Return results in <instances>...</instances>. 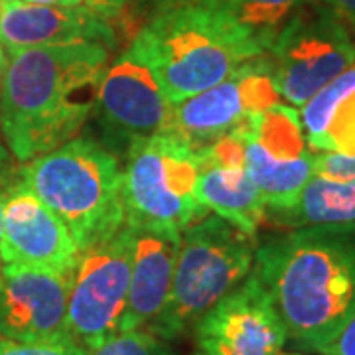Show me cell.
I'll return each mask as SVG.
<instances>
[{"instance_id": "9", "label": "cell", "mask_w": 355, "mask_h": 355, "mask_svg": "<svg viewBox=\"0 0 355 355\" xmlns=\"http://www.w3.org/2000/svg\"><path fill=\"white\" fill-rule=\"evenodd\" d=\"M196 355H279L288 340L261 279L249 272L193 326Z\"/></svg>"}, {"instance_id": "16", "label": "cell", "mask_w": 355, "mask_h": 355, "mask_svg": "<svg viewBox=\"0 0 355 355\" xmlns=\"http://www.w3.org/2000/svg\"><path fill=\"white\" fill-rule=\"evenodd\" d=\"M196 200L205 211L223 217L249 237H254L266 214L265 202L245 168H202Z\"/></svg>"}, {"instance_id": "19", "label": "cell", "mask_w": 355, "mask_h": 355, "mask_svg": "<svg viewBox=\"0 0 355 355\" xmlns=\"http://www.w3.org/2000/svg\"><path fill=\"white\" fill-rule=\"evenodd\" d=\"M162 2H191L214 8L245 28L254 42L268 51L280 28L304 4L312 0H162Z\"/></svg>"}, {"instance_id": "18", "label": "cell", "mask_w": 355, "mask_h": 355, "mask_svg": "<svg viewBox=\"0 0 355 355\" xmlns=\"http://www.w3.org/2000/svg\"><path fill=\"white\" fill-rule=\"evenodd\" d=\"M245 170L268 209H286L314 176V153L277 160L253 139H245Z\"/></svg>"}, {"instance_id": "15", "label": "cell", "mask_w": 355, "mask_h": 355, "mask_svg": "<svg viewBox=\"0 0 355 355\" xmlns=\"http://www.w3.org/2000/svg\"><path fill=\"white\" fill-rule=\"evenodd\" d=\"M249 114L241 89V67H237L216 87L172 105L160 135H170L191 150H200L235 130Z\"/></svg>"}, {"instance_id": "28", "label": "cell", "mask_w": 355, "mask_h": 355, "mask_svg": "<svg viewBox=\"0 0 355 355\" xmlns=\"http://www.w3.org/2000/svg\"><path fill=\"white\" fill-rule=\"evenodd\" d=\"M32 4H46V6H79V0H24Z\"/></svg>"}, {"instance_id": "4", "label": "cell", "mask_w": 355, "mask_h": 355, "mask_svg": "<svg viewBox=\"0 0 355 355\" xmlns=\"http://www.w3.org/2000/svg\"><path fill=\"white\" fill-rule=\"evenodd\" d=\"M20 184L64 221L79 251L127 223L123 170L95 140L73 139L32 158Z\"/></svg>"}, {"instance_id": "11", "label": "cell", "mask_w": 355, "mask_h": 355, "mask_svg": "<svg viewBox=\"0 0 355 355\" xmlns=\"http://www.w3.org/2000/svg\"><path fill=\"white\" fill-rule=\"evenodd\" d=\"M71 275L4 265L0 275V338L14 342H73L67 328Z\"/></svg>"}, {"instance_id": "26", "label": "cell", "mask_w": 355, "mask_h": 355, "mask_svg": "<svg viewBox=\"0 0 355 355\" xmlns=\"http://www.w3.org/2000/svg\"><path fill=\"white\" fill-rule=\"evenodd\" d=\"M81 6L89 8L91 12H95L97 16H101L105 20L113 18L116 14L125 8V2L127 0H79Z\"/></svg>"}, {"instance_id": "22", "label": "cell", "mask_w": 355, "mask_h": 355, "mask_svg": "<svg viewBox=\"0 0 355 355\" xmlns=\"http://www.w3.org/2000/svg\"><path fill=\"white\" fill-rule=\"evenodd\" d=\"M202 168H225V170H241L245 168V137L239 132H229L209 146L196 150Z\"/></svg>"}, {"instance_id": "14", "label": "cell", "mask_w": 355, "mask_h": 355, "mask_svg": "<svg viewBox=\"0 0 355 355\" xmlns=\"http://www.w3.org/2000/svg\"><path fill=\"white\" fill-rule=\"evenodd\" d=\"M128 225V223H127ZM132 229V263L119 331L140 330L162 310L176 266L182 233L172 229Z\"/></svg>"}, {"instance_id": "3", "label": "cell", "mask_w": 355, "mask_h": 355, "mask_svg": "<svg viewBox=\"0 0 355 355\" xmlns=\"http://www.w3.org/2000/svg\"><path fill=\"white\" fill-rule=\"evenodd\" d=\"M130 48L172 105L216 87L245 62L266 53L229 16L191 2H162Z\"/></svg>"}, {"instance_id": "27", "label": "cell", "mask_w": 355, "mask_h": 355, "mask_svg": "<svg viewBox=\"0 0 355 355\" xmlns=\"http://www.w3.org/2000/svg\"><path fill=\"white\" fill-rule=\"evenodd\" d=\"M320 2H324L352 30H355V0H320Z\"/></svg>"}, {"instance_id": "6", "label": "cell", "mask_w": 355, "mask_h": 355, "mask_svg": "<svg viewBox=\"0 0 355 355\" xmlns=\"http://www.w3.org/2000/svg\"><path fill=\"white\" fill-rule=\"evenodd\" d=\"M123 200L135 227L184 229L205 217L196 200L200 160L196 150L170 135L135 142L125 154Z\"/></svg>"}, {"instance_id": "21", "label": "cell", "mask_w": 355, "mask_h": 355, "mask_svg": "<svg viewBox=\"0 0 355 355\" xmlns=\"http://www.w3.org/2000/svg\"><path fill=\"white\" fill-rule=\"evenodd\" d=\"M87 355H176L166 340L153 331H119L101 345L89 349Z\"/></svg>"}, {"instance_id": "7", "label": "cell", "mask_w": 355, "mask_h": 355, "mask_svg": "<svg viewBox=\"0 0 355 355\" xmlns=\"http://www.w3.org/2000/svg\"><path fill=\"white\" fill-rule=\"evenodd\" d=\"M266 53L272 60L280 99L302 107L354 64L355 38L331 8L312 0L280 28Z\"/></svg>"}, {"instance_id": "1", "label": "cell", "mask_w": 355, "mask_h": 355, "mask_svg": "<svg viewBox=\"0 0 355 355\" xmlns=\"http://www.w3.org/2000/svg\"><path fill=\"white\" fill-rule=\"evenodd\" d=\"M254 275L292 342L322 354L355 314V223L310 225L266 237Z\"/></svg>"}, {"instance_id": "17", "label": "cell", "mask_w": 355, "mask_h": 355, "mask_svg": "<svg viewBox=\"0 0 355 355\" xmlns=\"http://www.w3.org/2000/svg\"><path fill=\"white\" fill-rule=\"evenodd\" d=\"M265 219L284 229L355 223V180L338 182L312 176L294 205L268 209Z\"/></svg>"}, {"instance_id": "20", "label": "cell", "mask_w": 355, "mask_h": 355, "mask_svg": "<svg viewBox=\"0 0 355 355\" xmlns=\"http://www.w3.org/2000/svg\"><path fill=\"white\" fill-rule=\"evenodd\" d=\"M245 139L259 142L277 160H292L308 154L300 113L292 105L277 103L261 113L249 114Z\"/></svg>"}, {"instance_id": "23", "label": "cell", "mask_w": 355, "mask_h": 355, "mask_svg": "<svg viewBox=\"0 0 355 355\" xmlns=\"http://www.w3.org/2000/svg\"><path fill=\"white\" fill-rule=\"evenodd\" d=\"M0 355H87V349L76 342L26 343L0 338Z\"/></svg>"}, {"instance_id": "5", "label": "cell", "mask_w": 355, "mask_h": 355, "mask_svg": "<svg viewBox=\"0 0 355 355\" xmlns=\"http://www.w3.org/2000/svg\"><path fill=\"white\" fill-rule=\"evenodd\" d=\"M254 237L223 217L205 216L182 231L170 292L158 316L148 324L154 336L176 340L237 288L254 265Z\"/></svg>"}, {"instance_id": "25", "label": "cell", "mask_w": 355, "mask_h": 355, "mask_svg": "<svg viewBox=\"0 0 355 355\" xmlns=\"http://www.w3.org/2000/svg\"><path fill=\"white\" fill-rule=\"evenodd\" d=\"M320 355H355V314L340 336Z\"/></svg>"}, {"instance_id": "29", "label": "cell", "mask_w": 355, "mask_h": 355, "mask_svg": "<svg viewBox=\"0 0 355 355\" xmlns=\"http://www.w3.org/2000/svg\"><path fill=\"white\" fill-rule=\"evenodd\" d=\"M6 190H8V186L6 188H0V241H2V200H4ZM0 263H2V259H0ZM0 275H2V265H0Z\"/></svg>"}, {"instance_id": "12", "label": "cell", "mask_w": 355, "mask_h": 355, "mask_svg": "<svg viewBox=\"0 0 355 355\" xmlns=\"http://www.w3.org/2000/svg\"><path fill=\"white\" fill-rule=\"evenodd\" d=\"M77 257L79 247L64 221L22 186L20 180L8 186L2 200V263L71 275Z\"/></svg>"}, {"instance_id": "32", "label": "cell", "mask_w": 355, "mask_h": 355, "mask_svg": "<svg viewBox=\"0 0 355 355\" xmlns=\"http://www.w3.org/2000/svg\"><path fill=\"white\" fill-rule=\"evenodd\" d=\"M279 355H298V354H279Z\"/></svg>"}, {"instance_id": "8", "label": "cell", "mask_w": 355, "mask_h": 355, "mask_svg": "<svg viewBox=\"0 0 355 355\" xmlns=\"http://www.w3.org/2000/svg\"><path fill=\"white\" fill-rule=\"evenodd\" d=\"M132 263V229L116 233L79 251L69 280L67 328L76 343L93 349L114 334L125 312Z\"/></svg>"}, {"instance_id": "13", "label": "cell", "mask_w": 355, "mask_h": 355, "mask_svg": "<svg viewBox=\"0 0 355 355\" xmlns=\"http://www.w3.org/2000/svg\"><path fill=\"white\" fill-rule=\"evenodd\" d=\"M107 20L85 6H46L24 0H0V44L10 51L76 42L113 46Z\"/></svg>"}, {"instance_id": "30", "label": "cell", "mask_w": 355, "mask_h": 355, "mask_svg": "<svg viewBox=\"0 0 355 355\" xmlns=\"http://www.w3.org/2000/svg\"><path fill=\"white\" fill-rule=\"evenodd\" d=\"M4 69H6V55H4V50H2V46H0V79H2Z\"/></svg>"}, {"instance_id": "10", "label": "cell", "mask_w": 355, "mask_h": 355, "mask_svg": "<svg viewBox=\"0 0 355 355\" xmlns=\"http://www.w3.org/2000/svg\"><path fill=\"white\" fill-rule=\"evenodd\" d=\"M170 107L150 67L128 48L103 73L93 111L105 144L127 154L135 142L162 132Z\"/></svg>"}, {"instance_id": "24", "label": "cell", "mask_w": 355, "mask_h": 355, "mask_svg": "<svg viewBox=\"0 0 355 355\" xmlns=\"http://www.w3.org/2000/svg\"><path fill=\"white\" fill-rule=\"evenodd\" d=\"M314 176L326 180H355V156L336 153H314Z\"/></svg>"}, {"instance_id": "31", "label": "cell", "mask_w": 355, "mask_h": 355, "mask_svg": "<svg viewBox=\"0 0 355 355\" xmlns=\"http://www.w3.org/2000/svg\"><path fill=\"white\" fill-rule=\"evenodd\" d=\"M4 166H6V153H4V148L0 146V176H2V170H4Z\"/></svg>"}, {"instance_id": "2", "label": "cell", "mask_w": 355, "mask_h": 355, "mask_svg": "<svg viewBox=\"0 0 355 355\" xmlns=\"http://www.w3.org/2000/svg\"><path fill=\"white\" fill-rule=\"evenodd\" d=\"M109 51L99 42L10 51L0 83V127L20 162L76 137L95 107Z\"/></svg>"}]
</instances>
